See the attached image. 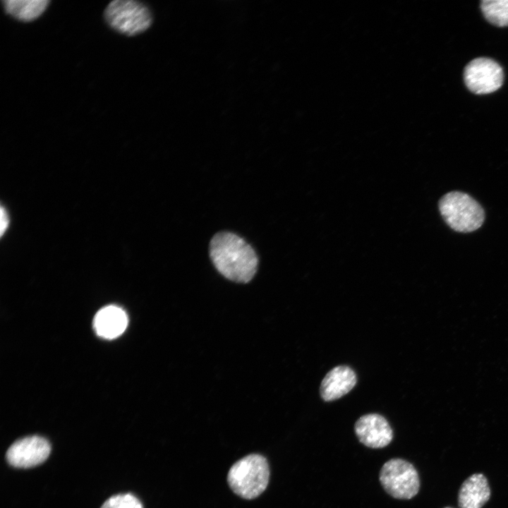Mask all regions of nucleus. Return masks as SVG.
<instances>
[{"label":"nucleus","mask_w":508,"mask_h":508,"mask_svg":"<svg viewBox=\"0 0 508 508\" xmlns=\"http://www.w3.org/2000/svg\"><path fill=\"white\" fill-rule=\"evenodd\" d=\"M380 481L385 491L394 498L409 500L420 488V480L414 466L404 459H392L382 466Z\"/></svg>","instance_id":"39448f33"},{"label":"nucleus","mask_w":508,"mask_h":508,"mask_svg":"<svg viewBox=\"0 0 508 508\" xmlns=\"http://www.w3.org/2000/svg\"><path fill=\"white\" fill-rule=\"evenodd\" d=\"M490 489L485 476L474 473L462 483L458 495L460 508H481L490 499Z\"/></svg>","instance_id":"9b49d317"},{"label":"nucleus","mask_w":508,"mask_h":508,"mask_svg":"<svg viewBox=\"0 0 508 508\" xmlns=\"http://www.w3.org/2000/svg\"><path fill=\"white\" fill-rule=\"evenodd\" d=\"M480 9L490 23L497 27L508 26V0H483Z\"/></svg>","instance_id":"ddd939ff"},{"label":"nucleus","mask_w":508,"mask_h":508,"mask_svg":"<svg viewBox=\"0 0 508 508\" xmlns=\"http://www.w3.org/2000/svg\"><path fill=\"white\" fill-rule=\"evenodd\" d=\"M51 452V445L39 435L25 437L14 442L8 449L6 458L16 468H31L43 463Z\"/></svg>","instance_id":"0eeeda50"},{"label":"nucleus","mask_w":508,"mask_h":508,"mask_svg":"<svg viewBox=\"0 0 508 508\" xmlns=\"http://www.w3.org/2000/svg\"><path fill=\"white\" fill-rule=\"evenodd\" d=\"M439 209L445 222L458 232L477 230L485 219L481 205L471 196L460 191L449 192L442 196Z\"/></svg>","instance_id":"7ed1b4c3"},{"label":"nucleus","mask_w":508,"mask_h":508,"mask_svg":"<svg viewBox=\"0 0 508 508\" xmlns=\"http://www.w3.org/2000/svg\"><path fill=\"white\" fill-rule=\"evenodd\" d=\"M356 383V373L350 367L336 366L323 378L320 387V396L326 401L336 400L349 392Z\"/></svg>","instance_id":"1a4fd4ad"},{"label":"nucleus","mask_w":508,"mask_h":508,"mask_svg":"<svg viewBox=\"0 0 508 508\" xmlns=\"http://www.w3.org/2000/svg\"><path fill=\"white\" fill-rule=\"evenodd\" d=\"M5 11L23 22H30L40 16L49 4L48 0H4Z\"/></svg>","instance_id":"f8f14e48"},{"label":"nucleus","mask_w":508,"mask_h":508,"mask_svg":"<svg viewBox=\"0 0 508 508\" xmlns=\"http://www.w3.org/2000/svg\"><path fill=\"white\" fill-rule=\"evenodd\" d=\"M100 508H143V507L137 497L131 493H123L110 497Z\"/></svg>","instance_id":"4468645a"},{"label":"nucleus","mask_w":508,"mask_h":508,"mask_svg":"<svg viewBox=\"0 0 508 508\" xmlns=\"http://www.w3.org/2000/svg\"><path fill=\"white\" fill-rule=\"evenodd\" d=\"M354 430L359 441L370 448L385 447L393 437L388 421L377 413H368L360 417L355 423Z\"/></svg>","instance_id":"6e6552de"},{"label":"nucleus","mask_w":508,"mask_h":508,"mask_svg":"<svg viewBox=\"0 0 508 508\" xmlns=\"http://www.w3.org/2000/svg\"><path fill=\"white\" fill-rule=\"evenodd\" d=\"M128 325L125 311L116 306H108L100 309L93 320L97 334L104 339H114L120 336Z\"/></svg>","instance_id":"9d476101"},{"label":"nucleus","mask_w":508,"mask_h":508,"mask_svg":"<svg viewBox=\"0 0 508 508\" xmlns=\"http://www.w3.org/2000/svg\"><path fill=\"white\" fill-rule=\"evenodd\" d=\"M104 15L112 29L128 36L144 32L152 21L149 8L145 4L133 0L111 1L105 8Z\"/></svg>","instance_id":"20e7f679"},{"label":"nucleus","mask_w":508,"mask_h":508,"mask_svg":"<svg viewBox=\"0 0 508 508\" xmlns=\"http://www.w3.org/2000/svg\"><path fill=\"white\" fill-rule=\"evenodd\" d=\"M464 80L467 88L476 95L492 93L501 87L504 73L495 60L478 57L469 61L464 70Z\"/></svg>","instance_id":"423d86ee"},{"label":"nucleus","mask_w":508,"mask_h":508,"mask_svg":"<svg viewBox=\"0 0 508 508\" xmlns=\"http://www.w3.org/2000/svg\"><path fill=\"white\" fill-rule=\"evenodd\" d=\"M269 478L267 459L262 455L253 454L241 459L231 467L227 480L236 495L251 500L266 489Z\"/></svg>","instance_id":"f03ea898"},{"label":"nucleus","mask_w":508,"mask_h":508,"mask_svg":"<svg viewBox=\"0 0 508 508\" xmlns=\"http://www.w3.org/2000/svg\"><path fill=\"white\" fill-rule=\"evenodd\" d=\"M8 224L7 214L4 207L1 208V235L2 236Z\"/></svg>","instance_id":"2eb2a0df"},{"label":"nucleus","mask_w":508,"mask_h":508,"mask_svg":"<svg viewBox=\"0 0 508 508\" xmlns=\"http://www.w3.org/2000/svg\"><path fill=\"white\" fill-rule=\"evenodd\" d=\"M210 257L225 278L249 282L255 274L258 258L253 247L241 236L229 231L216 234L210 243Z\"/></svg>","instance_id":"f257e3e1"}]
</instances>
